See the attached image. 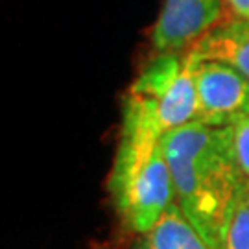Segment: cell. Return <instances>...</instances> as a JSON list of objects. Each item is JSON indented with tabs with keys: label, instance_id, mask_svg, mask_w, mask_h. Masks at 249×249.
<instances>
[{
	"label": "cell",
	"instance_id": "1",
	"mask_svg": "<svg viewBox=\"0 0 249 249\" xmlns=\"http://www.w3.org/2000/svg\"><path fill=\"white\" fill-rule=\"evenodd\" d=\"M174 197L192 225L214 249H223L227 213L234 197L240 166L231 125L192 120L162 137Z\"/></svg>",
	"mask_w": 249,
	"mask_h": 249
},
{
	"label": "cell",
	"instance_id": "2",
	"mask_svg": "<svg viewBox=\"0 0 249 249\" xmlns=\"http://www.w3.org/2000/svg\"><path fill=\"white\" fill-rule=\"evenodd\" d=\"M164 135L153 106L127 92L109 188L122 223L137 234L151 229L176 201Z\"/></svg>",
	"mask_w": 249,
	"mask_h": 249
},
{
	"label": "cell",
	"instance_id": "3",
	"mask_svg": "<svg viewBox=\"0 0 249 249\" xmlns=\"http://www.w3.org/2000/svg\"><path fill=\"white\" fill-rule=\"evenodd\" d=\"M150 102L164 133L196 120L197 96L187 55L157 53L129 87Z\"/></svg>",
	"mask_w": 249,
	"mask_h": 249
},
{
	"label": "cell",
	"instance_id": "4",
	"mask_svg": "<svg viewBox=\"0 0 249 249\" xmlns=\"http://www.w3.org/2000/svg\"><path fill=\"white\" fill-rule=\"evenodd\" d=\"M194 85L196 120L209 125H231L249 116V80L222 61H197L187 53Z\"/></svg>",
	"mask_w": 249,
	"mask_h": 249
},
{
	"label": "cell",
	"instance_id": "5",
	"mask_svg": "<svg viewBox=\"0 0 249 249\" xmlns=\"http://www.w3.org/2000/svg\"><path fill=\"white\" fill-rule=\"evenodd\" d=\"M223 0H164L151 30L157 53H179L196 43L222 17Z\"/></svg>",
	"mask_w": 249,
	"mask_h": 249
},
{
	"label": "cell",
	"instance_id": "6",
	"mask_svg": "<svg viewBox=\"0 0 249 249\" xmlns=\"http://www.w3.org/2000/svg\"><path fill=\"white\" fill-rule=\"evenodd\" d=\"M197 61H222L249 80V20L232 18L211 28L188 48Z\"/></svg>",
	"mask_w": 249,
	"mask_h": 249
},
{
	"label": "cell",
	"instance_id": "7",
	"mask_svg": "<svg viewBox=\"0 0 249 249\" xmlns=\"http://www.w3.org/2000/svg\"><path fill=\"white\" fill-rule=\"evenodd\" d=\"M131 249H214L199 234L176 201L170 205L155 225L139 234Z\"/></svg>",
	"mask_w": 249,
	"mask_h": 249
},
{
	"label": "cell",
	"instance_id": "8",
	"mask_svg": "<svg viewBox=\"0 0 249 249\" xmlns=\"http://www.w3.org/2000/svg\"><path fill=\"white\" fill-rule=\"evenodd\" d=\"M223 249H249V179L242 176L227 213Z\"/></svg>",
	"mask_w": 249,
	"mask_h": 249
},
{
	"label": "cell",
	"instance_id": "9",
	"mask_svg": "<svg viewBox=\"0 0 249 249\" xmlns=\"http://www.w3.org/2000/svg\"><path fill=\"white\" fill-rule=\"evenodd\" d=\"M232 127V142L240 172L249 179V116L238 118Z\"/></svg>",
	"mask_w": 249,
	"mask_h": 249
},
{
	"label": "cell",
	"instance_id": "10",
	"mask_svg": "<svg viewBox=\"0 0 249 249\" xmlns=\"http://www.w3.org/2000/svg\"><path fill=\"white\" fill-rule=\"evenodd\" d=\"M232 15L236 18H248L249 20V0H225Z\"/></svg>",
	"mask_w": 249,
	"mask_h": 249
}]
</instances>
